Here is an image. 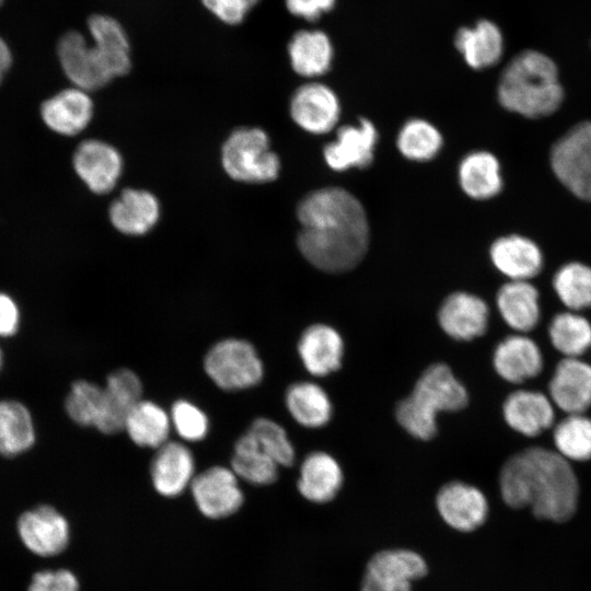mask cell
Segmentation results:
<instances>
[{"label":"cell","mask_w":591,"mask_h":591,"mask_svg":"<svg viewBox=\"0 0 591 591\" xmlns=\"http://www.w3.org/2000/svg\"><path fill=\"white\" fill-rule=\"evenodd\" d=\"M302 229L298 246L316 268L341 273L357 266L369 243V225L360 201L339 187L305 196L297 209Z\"/></svg>","instance_id":"cell-1"},{"label":"cell","mask_w":591,"mask_h":591,"mask_svg":"<svg viewBox=\"0 0 591 591\" xmlns=\"http://www.w3.org/2000/svg\"><path fill=\"white\" fill-rule=\"evenodd\" d=\"M503 501L515 509L531 508L536 518L566 521L576 511L579 483L569 461L540 445L512 454L499 474Z\"/></svg>","instance_id":"cell-2"},{"label":"cell","mask_w":591,"mask_h":591,"mask_svg":"<svg viewBox=\"0 0 591 591\" xmlns=\"http://www.w3.org/2000/svg\"><path fill=\"white\" fill-rule=\"evenodd\" d=\"M497 94L506 109L528 118L553 114L564 100L557 66L548 56L533 49L518 54L506 66Z\"/></svg>","instance_id":"cell-3"},{"label":"cell","mask_w":591,"mask_h":591,"mask_svg":"<svg viewBox=\"0 0 591 591\" xmlns=\"http://www.w3.org/2000/svg\"><path fill=\"white\" fill-rule=\"evenodd\" d=\"M466 387L444 363L429 366L417 380L413 392L395 412L398 424L414 438L429 440L437 433V416L466 406Z\"/></svg>","instance_id":"cell-4"},{"label":"cell","mask_w":591,"mask_h":591,"mask_svg":"<svg viewBox=\"0 0 591 591\" xmlns=\"http://www.w3.org/2000/svg\"><path fill=\"white\" fill-rule=\"evenodd\" d=\"M222 165L233 179L244 183L274 181L280 161L270 149L269 138L260 128H239L222 147Z\"/></svg>","instance_id":"cell-5"},{"label":"cell","mask_w":591,"mask_h":591,"mask_svg":"<svg viewBox=\"0 0 591 591\" xmlns=\"http://www.w3.org/2000/svg\"><path fill=\"white\" fill-rule=\"evenodd\" d=\"M208 378L223 391H242L256 386L264 376V364L247 340L225 338L212 345L204 359Z\"/></svg>","instance_id":"cell-6"},{"label":"cell","mask_w":591,"mask_h":591,"mask_svg":"<svg viewBox=\"0 0 591 591\" xmlns=\"http://www.w3.org/2000/svg\"><path fill=\"white\" fill-rule=\"evenodd\" d=\"M551 166L572 194L591 201V120L573 126L556 141Z\"/></svg>","instance_id":"cell-7"},{"label":"cell","mask_w":591,"mask_h":591,"mask_svg":"<svg viewBox=\"0 0 591 591\" xmlns=\"http://www.w3.org/2000/svg\"><path fill=\"white\" fill-rule=\"evenodd\" d=\"M15 533L30 554L43 558L61 554L70 540L68 520L46 503L22 511L15 520Z\"/></svg>","instance_id":"cell-8"},{"label":"cell","mask_w":591,"mask_h":591,"mask_svg":"<svg viewBox=\"0 0 591 591\" xmlns=\"http://www.w3.org/2000/svg\"><path fill=\"white\" fill-rule=\"evenodd\" d=\"M57 56L66 77L76 88L89 92L113 80L93 44L76 30L59 38Z\"/></svg>","instance_id":"cell-9"},{"label":"cell","mask_w":591,"mask_h":591,"mask_svg":"<svg viewBox=\"0 0 591 591\" xmlns=\"http://www.w3.org/2000/svg\"><path fill=\"white\" fill-rule=\"evenodd\" d=\"M237 479L231 467L218 465L195 475L190 490L200 512L220 519L237 511L244 500Z\"/></svg>","instance_id":"cell-10"},{"label":"cell","mask_w":591,"mask_h":591,"mask_svg":"<svg viewBox=\"0 0 591 591\" xmlns=\"http://www.w3.org/2000/svg\"><path fill=\"white\" fill-rule=\"evenodd\" d=\"M493 367L500 379L510 384H523L538 376L544 368L540 345L528 334L503 337L493 352Z\"/></svg>","instance_id":"cell-11"},{"label":"cell","mask_w":591,"mask_h":591,"mask_svg":"<svg viewBox=\"0 0 591 591\" xmlns=\"http://www.w3.org/2000/svg\"><path fill=\"white\" fill-rule=\"evenodd\" d=\"M547 395L556 408L586 414L591 407V363L582 358H564L555 366Z\"/></svg>","instance_id":"cell-12"},{"label":"cell","mask_w":591,"mask_h":591,"mask_svg":"<svg viewBox=\"0 0 591 591\" xmlns=\"http://www.w3.org/2000/svg\"><path fill=\"white\" fill-rule=\"evenodd\" d=\"M555 405L549 396L532 389H517L502 403L507 426L526 438H536L555 425Z\"/></svg>","instance_id":"cell-13"},{"label":"cell","mask_w":591,"mask_h":591,"mask_svg":"<svg viewBox=\"0 0 591 591\" xmlns=\"http://www.w3.org/2000/svg\"><path fill=\"white\" fill-rule=\"evenodd\" d=\"M436 506L442 520L462 532L476 530L488 514V501L484 493L460 480L450 482L440 488Z\"/></svg>","instance_id":"cell-14"},{"label":"cell","mask_w":591,"mask_h":591,"mask_svg":"<svg viewBox=\"0 0 591 591\" xmlns=\"http://www.w3.org/2000/svg\"><path fill=\"white\" fill-rule=\"evenodd\" d=\"M489 315V306L482 298L459 291L442 302L438 311V322L451 338L470 341L486 333Z\"/></svg>","instance_id":"cell-15"},{"label":"cell","mask_w":591,"mask_h":591,"mask_svg":"<svg viewBox=\"0 0 591 591\" xmlns=\"http://www.w3.org/2000/svg\"><path fill=\"white\" fill-rule=\"evenodd\" d=\"M79 177L95 194L111 192L123 171L120 153L112 144L90 139L81 142L73 155Z\"/></svg>","instance_id":"cell-16"},{"label":"cell","mask_w":591,"mask_h":591,"mask_svg":"<svg viewBox=\"0 0 591 591\" xmlns=\"http://www.w3.org/2000/svg\"><path fill=\"white\" fill-rule=\"evenodd\" d=\"M142 382L132 370L113 371L103 386V408L95 429L105 434L124 430L128 413L142 399Z\"/></svg>","instance_id":"cell-17"},{"label":"cell","mask_w":591,"mask_h":591,"mask_svg":"<svg viewBox=\"0 0 591 591\" xmlns=\"http://www.w3.org/2000/svg\"><path fill=\"white\" fill-rule=\"evenodd\" d=\"M339 112L336 94L322 83H308L300 86L290 102L292 119L312 134H325L332 130L338 120Z\"/></svg>","instance_id":"cell-18"},{"label":"cell","mask_w":591,"mask_h":591,"mask_svg":"<svg viewBox=\"0 0 591 591\" xmlns=\"http://www.w3.org/2000/svg\"><path fill=\"white\" fill-rule=\"evenodd\" d=\"M155 490L165 497L181 495L195 477V459L179 441H167L157 449L150 466Z\"/></svg>","instance_id":"cell-19"},{"label":"cell","mask_w":591,"mask_h":591,"mask_svg":"<svg viewBox=\"0 0 591 591\" xmlns=\"http://www.w3.org/2000/svg\"><path fill=\"white\" fill-rule=\"evenodd\" d=\"M376 139L373 124L360 118L358 126L347 125L338 129L336 139L324 148V159L336 171L366 167L373 160Z\"/></svg>","instance_id":"cell-20"},{"label":"cell","mask_w":591,"mask_h":591,"mask_svg":"<svg viewBox=\"0 0 591 591\" xmlns=\"http://www.w3.org/2000/svg\"><path fill=\"white\" fill-rule=\"evenodd\" d=\"M496 305L502 321L514 332L529 334L542 318L540 292L526 280H509L496 294Z\"/></svg>","instance_id":"cell-21"},{"label":"cell","mask_w":591,"mask_h":591,"mask_svg":"<svg viewBox=\"0 0 591 591\" xmlns=\"http://www.w3.org/2000/svg\"><path fill=\"white\" fill-rule=\"evenodd\" d=\"M298 354L310 374L325 376L341 366L344 340L334 327L322 323L313 324L301 334Z\"/></svg>","instance_id":"cell-22"},{"label":"cell","mask_w":591,"mask_h":591,"mask_svg":"<svg viewBox=\"0 0 591 591\" xmlns=\"http://www.w3.org/2000/svg\"><path fill=\"white\" fill-rule=\"evenodd\" d=\"M86 26L111 78L127 74L131 68L130 44L120 22L111 15L96 13L88 19Z\"/></svg>","instance_id":"cell-23"},{"label":"cell","mask_w":591,"mask_h":591,"mask_svg":"<svg viewBox=\"0 0 591 591\" xmlns=\"http://www.w3.org/2000/svg\"><path fill=\"white\" fill-rule=\"evenodd\" d=\"M490 259L509 280L534 278L543 268V254L530 239L512 234L497 239L490 246Z\"/></svg>","instance_id":"cell-24"},{"label":"cell","mask_w":591,"mask_h":591,"mask_svg":"<svg viewBox=\"0 0 591 591\" xmlns=\"http://www.w3.org/2000/svg\"><path fill=\"white\" fill-rule=\"evenodd\" d=\"M42 117L54 131L73 136L81 132L93 116V102L86 91L70 88L60 91L42 105Z\"/></svg>","instance_id":"cell-25"},{"label":"cell","mask_w":591,"mask_h":591,"mask_svg":"<svg viewBox=\"0 0 591 591\" xmlns=\"http://www.w3.org/2000/svg\"><path fill=\"white\" fill-rule=\"evenodd\" d=\"M160 217L157 197L144 189L127 188L109 207L112 224L127 235H142L149 232Z\"/></svg>","instance_id":"cell-26"},{"label":"cell","mask_w":591,"mask_h":591,"mask_svg":"<svg viewBox=\"0 0 591 591\" xmlns=\"http://www.w3.org/2000/svg\"><path fill=\"white\" fill-rule=\"evenodd\" d=\"M343 471L335 457L323 451L305 456L297 487L302 497L315 503L331 501L343 485Z\"/></svg>","instance_id":"cell-27"},{"label":"cell","mask_w":591,"mask_h":591,"mask_svg":"<svg viewBox=\"0 0 591 591\" xmlns=\"http://www.w3.org/2000/svg\"><path fill=\"white\" fill-rule=\"evenodd\" d=\"M454 44L465 62L476 70L496 65L503 53L502 33L489 20H480L472 27H461L455 34Z\"/></svg>","instance_id":"cell-28"},{"label":"cell","mask_w":591,"mask_h":591,"mask_svg":"<svg viewBox=\"0 0 591 591\" xmlns=\"http://www.w3.org/2000/svg\"><path fill=\"white\" fill-rule=\"evenodd\" d=\"M35 442L36 428L28 407L18 399H0V455L19 456Z\"/></svg>","instance_id":"cell-29"},{"label":"cell","mask_w":591,"mask_h":591,"mask_svg":"<svg viewBox=\"0 0 591 591\" xmlns=\"http://www.w3.org/2000/svg\"><path fill=\"white\" fill-rule=\"evenodd\" d=\"M333 53L328 35L320 30H300L288 44L291 67L303 77H316L327 72Z\"/></svg>","instance_id":"cell-30"},{"label":"cell","mask_w":591,"mask_h":591,"mask_svg":"<svg viewBox=\"0 0 591 591\" xmlns=\"http://www.w3.org/2000/svg\"><path fill=\"white\" fill-rule=\"evenodd\" d=\"M124 430L136 445L157 450L169 441L170 413L152 401L140 399L128 413Z\"/></svg>","instance_id":"cell-31"},{"label":"cell","mask_w":591,"mask_h":591,"mask_svg":"<svg viewBox=\"0 0 591 591\" xmlns=\"http://www.w3.org/2000/svg\"><path fill=\"white\" fill-rule=\"evenodd\" d=\"M285 404L290 416L306 428L323 427L333 415L328 394L322 386L310 381L291 384L286 391Z\"/></svg>","instance_id":"cell-32"},{"label":"cell","mask_w":591,"mask_h":591,"mask_svg":"<svg viewBox=\"0 0 591 591\" xmlns=\"http://www.w3.org/2000/svg\"><path fill=\"white\" fill-rule=\"evenodd\" d=\"M552 347L564 358H581L591 349V322L581 312L561 311L549 321Z\"/></svg>","instance_id":"cell-33"},{"label":"cell","mask_w":591,"mask_h":591,"mask_svg":"<svg viewBox=\"0 0 591 591\" xmlns=\"http://www.w3.org/2000/svg\"><path fill=\"white\" fill-rule=\"evenodd\" d=\"M459 179L462 189L474 199H488L502 188L499 162L486 151L467 154L460 163Z\"/></svg>","instance_id":"cell-34"},{"label":"cell","mask_w":591,"mask_h":591,"mask_svg":"<svg viewBox=\"0 0 591 591\" xmlns=\"http://www.w3.org/2000/svg\"><path fill=\"white\" fill-rule=\"evenodd\" d=\"M279 465L257 444L246 431L235 442L231 457V470L253 485H269L278 477Z\"/></svg>","instance_id":"cell-35"},{"label":"cell","mask_w":591,"mask_h":591,"mask_svg":"<svg viewBox=\"0 0 591 591\" xmlns=\"http://www.w3.org/2000/svg\"><path fill=\"white\" fill-rule=\"evenodd\" d=\"M554 450L569 462L591 460V417L569 414L553 426Z\"/></svg>","instance_id":"cell-36"},{"label":"cell","mask_w":591,"mask_h":591,"mask_svg":"<svg viewBox=\"0 0 591 591\" xmlns=\"http://www.w3.org/2000/svg\"><path fill=\"white\" fill-rule=\"evenodd\" d=\"M427 573L425 559L409 549H385L374 554L367 564L366 575L402 582L422 578Z\"/></svg>","instance_id":"cell-37"},{"label":"cell","mask_w":591,"mask_h":591,"mask_svg":"<svg viewBox=\"0 0 591 591\" xmlns=\"http://www.w3.org/2000/svg\"><path fill=\"white\" fill-rule=\"evenodd\" d=\"M553 289L561 304L570 311L591 308V267L580 262L560 266L553 277Z\"/></svg>","instance_id":"cell-38"},{"label":"cell","mask_w":591,"mask_h":591,"mask_svg":"<svg viewBox=\"0 0 591 591\" xmlns=\"http://www.w3.org/2000/svg\"><path fill=\"white\" fill-rule=\"evenodd\" d=\"M442 146L439 130L430 123L414 118L405 123L397 137L401 153L414 161L432 159Z\"/></svg>","instance_id":"cell-39"},{"label":"cell","mask_w":591,"mask_h":591,"mask_svg":"<svg viewBox=\"0 0 591 591\" xmlns=\"http://www.w3.org/2000/svg\"><path fill=\"white\" fill-rule=\"evenodd\" d=\"M103 408V386L78 380L65 399V409L69 418L82 427H96Z\"/></svg>","instance_id":"cell-40"},{"label":"cell","mask_w":591,"mask_h":591,"mask_svg":"<svg viewBox=\"0 0 591 591\" xmlns=\"http://www.w3.org/2000/svg\"><path fill=\"white\" fill-rule=\"evenodd\" d=\"M263 451L279 466H290L294 462L296 451L286 430L275 420L259 417L247 430Z\"/></svg>","instance_id":"cell-41"},{"label":"cell","mask_w":591,"mask_h":591,"mask_svg":"<svg viewBox=\"0 0 591 591\" xmlns=\"http://www.w3.org/2000/svg\"><path fill=\"white\" fill-rule=\"evenodd\" d=\"M172 428L186 442H198L209 431V419L206 413L187 399L176 401L170 410Z\"/></svg>","instance_id":"cell-42"},{"label":"cell","mask_w":591,"mask_h":591,"mask_svg":"<svg viewBox=\"0 0 591 591\" xmlns=\"http://www.w3.org/2000/svg\"><path fill=\"white\" fill-rule=\"evenodd\" d=\"M76 575L65 568L40 569L35 571L27 583L26 591H79Z\"/></svg>","instance_id":"cell-43"},{"label":"cell","mask_w":591,"mask_h":591,"mask_svg":"<svg viewBox=\"0 0 591 591\" xmlns=\"http://www.w3.org/2000/svg\"><path fill=\"white\" fill-rule=\"evenodd\" d=\"M259 0H201L204 7L228 25L241 24Z\"/></svg>","instance_id":"cell-44"},{"label":"cell","mask_w":591,"mask_h":591,"mask_svg":"<svg viewBox=\"0 0 591 591\" xmlns=\"http://www.w3.org/2000/svg\"><path fill=\"white\" fill-rule=\"evenodd\" d=\"M21 324V311L16 301L8 293L0 292V338L13 337Z\"/></svg>","instance_id":"cell-45"},{"label":"cell","mask_w":591,"mask_h":591,"mask_svg":"<svg viewBox=\"0 0 591 591\" xmlns=\"http://www.w3.org/2000/svg\"><path fill=\"white\" fill-rule=\"evenodd\" d=\"M287 10L294 16L315 21L331 11L336 0H285Z\"/></svg>","instance_id":"cell-46"},{"label":"cell","mask_w":591,"mask_h":591,"mask_svg":"<svg viewBox=\"0 0 591 591\" xmlns=\"http://www.w3.org/2000/svg\"><path fill=\"white\" fill-rule=\"evenodd\" d=\"M412 583L379 579L364 575L361 591H412Z\"/></svg>","instance_id":"cell-47"},{"label":"cell","mask_w":591,"mask_h":591,"mask_svg":"<svg viewBox=\"0 0 591 591\" xmlns=\"http://www.w3.org/2000/svg\"><path fill=\"white\" fill-rule=\"evenodd\" d=\"M12 65V53L8 43L0 36V84Z\"/></svg>","instance_id":"cell-48"},{"label":"cell","mask_w":591,"mask_h":591,"mask_svg":"<svg viewBox=\"0 0 591 591\" xmlns=\"http://www.w3.org/2000/svg\"><path fill=\"white\" fill-rule=\"evenodd\" d=\"M2 366H3V352H2V350L0 348V371L2 369Z\"/></svg>","instance_id":"cell-49"},{"label":"cell","mask_w":591,"mask_h":591,"mask_svg":"<svg viewBox=\"0 0 591 591\" xmlns=\"http://www.w3.org/2000/svg\"><path fill=\"white\" fill-rule=\"evenodd\" d=\"M3 1H4V0H0V5H2Z\"/></svg>","instance_id":"cell-50"}]
</instances>
